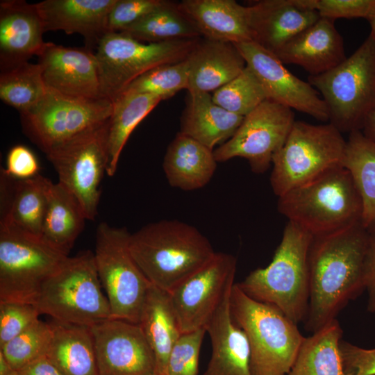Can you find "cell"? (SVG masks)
<instances>
[{"mask_svg": "<svg viewBox=\"0 0 375 375\" xmlns=\"http://www.w3.org/2000/svg\"><path fill=\"white\" fill-rule=\"evenodd\" d=\"M369 232L357 223L313 237L309 252V303L305 328L312 333L336 319L365 288L364 263Z\"/></svg>", "mask_w": 375, "mask_h": 375, "instance_id": "obj_1", "label": "cell"}, {"mask_svg": "<svg viewBox=\"0 0 375 375\" xmlns=\"http://www.w3.org/2000/svg\"><path fill=\"white\" fill-rule=\"evenodd\" d=\"M129 249L154 286L170 292L215 254L196 227L176 219L148 224L130 235Z\"/></svg>", "mask_w": 375, "mask_h": 375, "instance_id": "obj_2", "label": "cell"}, {"mask_svg": "<svg viewBox=\"0 0 375 375\" xmlns=\"http://www.w3.org/2000/svg\"><path fill=\"white\" fill-rule=\"evenodd\" d=\"M312 240V235L288 221L272 262L250 272L238 285L250 297L276 307L295 324L305 321Z\"/></svg>", "mask_w": 375, "mask_h": 375, "instance_id": "obj_3", "label": "cell"}, {"mask_svg": "<svg viewBox=\"0 0 375 375\" xmlns=\"http://www.w3.org/2000/svg\"><path fill=\"white\" fill-rule=\"evenodd\" d=\"M278 210L313 237L361 222L362 205L350 172L343 165L278 197Z\"/></svg>", "mask_w": 375, "mask_h": 375, "instance_id": "obj_4", "label": "cell"}, {"mask_svg": "<svg viewBox=\"0 0 375 375\" xmlns=\"http://www.w3.org/2000/svg\"><path fill=\"white\" fill-rule=\"evenodd\" d=\"M232 317L245 333L253 375H287L305 338L297 324L276 307L257 301L234 284L230 297Z\"/></svg>", "mask_w": 375, "mask_h": 375, "instance_id": "obj_5", "label": "cell"}, {"mask_svg": "<svg viewBox=\"0 0 375 375\" xmlns=\"http://www.w3.org/2000/svg\"><path fill=\"white\" fill-rule=\"evenodd\" d=\"M101 287L94 253L81 251L68 256L45 281L35 305L54 321L91 327L111 317Z\"/></svg>", "mask_w": 375, "mask_h": 375, "instance_id": "obj_6", "label": "cell"}, {"mask_svg": "<svg viewBox=\"0 0 375 375\" xmlns=\"http://www.w3.org/2000/svg\"><path fill=\"white\" fill-rule=\"evenodd\" d=\"M308 82L324 101L329 122L340 132L362 130L375 109V40L369 33L362 44L334 68L310 76Z\"/></svg>", "mask_w": 375, "mask_h": 375, "instance_id": "obj_7", "label": "cell"}, {"mask_svg": "<svg viewBox=\"0 0 375 375\" xmlns=\"http://www.w3.org/2000/svg\"><path fill=\"white\" fill-rule=\"evenodd\" d=\"M347 141L331 123L295 121L288 138L272 160L270 183L278 197L343 165Z\"/></svg>", "mask_w": 375, "mask_h": 375, "instance_id": "obj_8", "label": "cell"}, {"mask_svg": "<svg viewBox=\"0 0 375 375\" xmlns=\"http://www.w3.org/2000/svg\"><path fill=\"white\" fill-rule=\"evenodd\" d=\"M131 233L106 222L96 231L94 258L106 293L111 317L139 324L142 308L152 285L129 249Z\"/></svg>", "mask_w": 375, "mask_h": 375, "instance_id": "obj_9", "label": "cell"}, {"mask_svg": "<svg viewBox=\"0 0 375 375\" xmlns=\"http://www.w3.org/2000/svg\"><path fill=\"white\" fill-rule=\"evenodd\" d=\"M199 38L145 43L121 32L106 33L94 52L102 96L113 102L149 70L185 60Z\"/></svg>", "mask_w": 375, "mask_h": 375, "instance_id": "obj_10", "label": "cell"}, {"mask_svg": "<svg viewBox=\"0 0 375 375\" xmlns=\"http://www.w3.org/2000/svg\"><path fill=\"white\" fill-rule=\"evenodd\" d=\"M68 256L40 238L0 224V302L35 305L43 284Z\"/></svg>", "mask_w": 375, "mask_h": 375, "instance_id": "obj_11", "label": "cell"}, {"mask_svg": "<svg viewBox=\"0 0 375 375\" xmlns=\"http://www.w3.org/2000/svg\"><path fill=\"white\" fill-rule=\"evenodd\" d=\"M112 101L67 96L48 88L41 101L20 114L23 131L47 153L54 147L107 122Z\"/></svg>", "mask_w": 375, "mask_h": 375, "instance_id": "obj_12", "label": "cell"}, {"mask_svg": "<svg viewBox=\"0 0 375 375\" xmlns=\"http://www.w3.org/2000/svg\"><path fill=\"white\" fill-rule=\"evenodd\" d=\"M109 120L49 151L58 183L76 199L87 220L98 213L101 183L108 165Z\"/></svg>", "mask_w": 375, "mask_h": 375, "instance_id": "obj_13", "label": "cell"}, {"mask_svg": "<svg viewBox=\"0 0 375 375\" xmlns=\"http://www.w3.org/2000/svg\"><path fill=\"white\" fill-rule=\"evenodd\" d=\"M295 122L292 110L266 99L244 119L226 142L215 148L217 162L240 157L246 159L253 172L267 170L275 154L285 144Z\"/></svg>", "mask_w": 375, "mask_h": 375, "instance_id": "obj_14", "label": "cell"}, {"mask_svg": "<svg viewBox=\"0 0 375 375\" xmlns=\"http://www.w3.org/2000/svg\"><path fill=\"white\" fill-rule=\"evenodd\" d=\"M236 268L233 255L216 252L209 262L169 292L183 333L206 329L231 291Z\"/></svg>", "mask_w": 375, "mask_h": 375, "instance_id": "obj_15", "label": "cell"}, {"mask_svg": "<svg viewBox=\"0 0 375 375\" xmlns=\"http://www.w3.org/2000/svg\"><path fill=\"white\" fill-rule=\"evenodd\" d=\"M99 375H156V358L139 324L109 318L90 327Z\"/></svg>", "mask_w": 375, "mask_h": 375, "instance_id": "obj_16", "label": "cell"}, {"mask_svg": "<svg viewBox=\"0 0 375 375\" xmlns=\"http://www.w3.org/2000/svg\"><path fill=\"white\" fill-rule=\"evenodd\" d=\"M234 44L258 78L267 99L322 122L329 121L327 106L317 90L292 74L274 53L253 41Z\"/></svg>", "mask_w": 375, "mask_h": 375, "instance_id": "obj_17", "label": "cell"}, {"mask_svg": "<svg viewBox=\"0 0 375 375\" xmlns=\"http://www.w3.org/2000/svg\"><path fill=\"white\" fill-rule=\"evenodd\" d=\"M46 85L60 94L83 99L102 96L94 52L49 42L38 56Z\"/></svg>", "mask_w": 375, "mask_h": 375, "instance_id": "obj_18", "label": "cell"}, {"mask_svg": "<svg viewBox=\"0 0 375 375\" xmlns=\"http://www.w3.org/2000/svg\"><path fill=\"white\" fill-rule=\"evenodd\" d=\"M248 8L253 42L274 54L321 17L306 0H261Z\"/></svg>", "mask_w": 375, "mask_h": 375, "instance_id": "obj_19", "label": "cell"}, {"mask_svg": "<svg viewBox=\"0 0 375 375\" xmlns=\"http://www.w3.org/2000/svg\"><path fill=\"white\" fill-rule=\"evenodd\" d=\"M44 24L35 3L23 0L0 3L1 70L39 56L49 42L43 40Z\"/></svg>", "mask_w": 375, "mask_h": 375, "instance_id": "obj_20", "label": "cell"}, {"mask_svg": "<svg viewBox=\"0 0 375 375\" xmlns=\"http://www.w3.org/2000/svg\"><path fill=\"white\" fill-rule=\"evenodd\" d=\"M334 21L320 17L288 42L275 55L283 64L303 67L310 76L334 68L347 58L343 38Z\"/></svg>", "mask_w": 375, "mask_h": 375, "instance_id": "obj_21", "label": "cell"}, {"mask_svg": "<svg viewBox=\"0 0 375 375\" xmlns=\"http://www.w3.org/2000/svg\"><path fill=\"white\" fill-rule=\"evenodd\" d=\"M50 181L40 174L17 179L1 171L0 224L41 238Z\"/></svg>", "mask_w": 375, "mask_h": 375, "instance_id": "obj_22", "label": "cell"}, {"mask_svg": "<svg viewBox=\"0 0 375 375\" xmlns=\"http://www.w3.org/2000/svg\"><path fill=\"white\" fill-rule=\"evenodd\" d=\"M189 93L213 92L238 76L247 63L231 42L199 39L185 58Z\"/></svg>", "mask_w": 375, "mask_h": 375, "instance_id": "obj_23", "label": "cell"}, {"mask_svg": "<svg viewBox=\"0 0 375 375\" xmlns=\"http://www.w3.org/2000/svg\"><path fill=\"white\" fill-rule=\"evenodd\" d=\"M116 0H44L35 3L44 31L78 33L97 46L108 33V14Z\"/></svg>", "mask_w": 375, "mask_h": 375, "instance_id": "obj_24", "label": "cell"}, {"mask_svg": "<svg viewBox=\"0 0 375 375\" xmlns=\"http://www.w3.org/2000/svg\"><path fill=\"white\" fill-rule=\"evenodd\" d=\"M231 293L206 328L211 340L212 353L203 375H253L247 337L231 315Z\"/></svg>", "mask_w": 375, "mask_h": 375, "instance_id": "obj_25", "label": "cell"}, {"mask_svg": "<svg viewBox=\"0 0 375 375\" xmlns=\"http://www.w3.org/2000/svg\"><path fill=\"white\" fill-rule=\"evenodd\" d=\"M178 5L205 38L233 44L253 41L248 6L234 0H183Z\"/></svg>", "mask_w": 375, "mask_h": 375, "instance_id": "obj_26", "label": "cell"}, {"mask_svg": "<svg viewBox=\"0 0 375 375\" xmlns=\"http://www.w3.org/2000/svg\"><path fill=\"white\" fill-rule=\"evenodd\" d=\"M217 162L213 150L178 132L167 149L162 167L172 187L191 191L210 182Z\"/></svg>", "mask_w": 375, "mask_h": 375, "instance_id": "obj_27", "label": "cell"}, {"mask_svg": "<svg viewBox=\"0 0 375 375\" xmlns=\"http://www.w3.org/2000/svg\"><path fill=\"white\" fill-rule=\"evenodd\" d=\"M243 119L217 105L210 93L188 92L179 132L214 151L234 135Z\"/></svg>", "mask_w": 375, "mask_h": 375, "instance_id": "obj_28", "label": "cell"}, {"mask_svg": "<svg viewBox=\"0 0 375 375\" xmlns=\"http://www.w3.org/2000/svg\"><path fill=\"white\" fill-rule=\"evenodd\" d=\"M139 324L155 355L156 375H166L170 351L183 333L169 292L150 287Z\"/></svg>", "mask_w": 375, "mask_h": 375, "instance_id": "obj_29", "label": "cell"}, {"mask_svg": "<svg viewBox=\"0 0 375 375\" xmlns=\"http://www.w3.org/2000/svg\"><path fill=\"white\" fill-rule=\"evenodd\" d=\"M46 356L63 375H99L90 327L53 320Z\"/></svg>", "mask_w": 375, "mask_h": 375, "instance_id": "obj_30", "label": "cell"}, {"mask_svg": "<svg viewBox=\"0 0 375 375\" xmlns=\"http://www.w3.org/2000/svg\"><path fill=\"white\" fill-rule=\"evenodd\" d=\"M87 220L74 197L58 182L50 181L41 239L69 255Z\"/></svg>", "mask_w": 375, "mask_h": 375, "instance_id": "obj_31", "label": "cell"}, {"mask_svg": "<svg viewBox=\"0 0 375 375\" xmlns=\"http://www.w3.org/2000/svg\"><path fill=\"white\" fill-rule=\"evenodd\" d=\"M342 335L335 319L305 338L287 375H346L340 348Z\"/></svg>", "mask_w": 375, "mask_h": 375, "instance_id": "obj_32", "label": "cell"}, {"mask_svg": "<svg viewBox=\"0 0 375 375\" xmlns=\"http://www.w3.org/2000/svg\"><path fill=\"white\" fill-rule=\"evenodd\" d=\"M343 166L350 172L361 199V224L371 233L375 231V141L360 130L349 133Z\"/></svg>", "mask_w": 375, "mask_h": 375, "instance_id": "obj_33", "label": "cell"}, {"mask_svg": "<svg viewBox=\"0 0 375 375\" xmlns=\"http://www.w3.org/2000/svg\"><path fill=\"white\" fill-rule=\"evenodd\" d=\"M161 101L149 94H124L112 102L108 126V176L115 175L122 151L133 130Z\"/></svg>", "mask_w": 375, "mask_h": 375, "instance_id": "obj_34", "label": "cell"}, {"mask_svg": "<svg viewBox=\"0 0 375 375\" xmlns=\"http://www.w3.org/2000/svg\"><path fill=\"white\" fill-rule=\"evenodd\" d=\"M121 33L145 43H159L201 38L193 22L179 8L168 2Z\"/></svg>", "mask_w": 375, "mask_h": 375, "instance_id": "obj_35", "label": "cell"}, {"mask_svg": "<svg viewBox=\"0 0 375 375\" xmlns=\"http://www.w3.org/2000/svg\"><path fill=\"white\" fill-rule=\"evenodd\" d=\"M47 90L39 63L28 61L1 70L0 99L20 114L38 104Z\"/></svg>", "mask_w": 375, "mask_h": 375, "instance_id": "obj_36", "label": "cell"}, {"mask_svg": "<svg viewBox=\"0 0 375 375\" xmlns=\"http://www.w3.org/2000/svg\"><path fill=\"white\" fill-rule=\"evenodd\" d=\"M212 97L224 109L242 117L267 99L262 85L248 66L230 82L213 92Z\"/></svg>", "mask_w": 375, "mask_h": 375, "instance_id": "obj_37", "label": "cell"}, {"mask_svg": "<svg viewBox=\"0 0 375 375\" xmlns=\"http://www.w3.org/2000/svg\"><path fill=\"white\" fill-rule=\"evenodd\" d=\"M188 85V69L185 59L149 70L131 82L120 95L149 94L162 101L172 97L181 90H187Z\"/></svg>", "mask_w": 375, "mask_h": 375, "instance_id": "obj_38", "label": "cell"}, {"mask_svg": "<svg viewBox=\"0 0 375 375\" xmlns=\"http://www.w3.org/2000/svg\"><path fill=\"white\" fill-rule=\"evenodd\" d=\"M51 337V323L39 319L0 347V351L18 371L39 358L46 356Z\"/></svg>", "mask_w": 375, "mask_h": 375, "instance_id": "obj_39", "label": "cell"}, {"mask_svg": "<svg viewBox=\"0 0 375 375\" xmlns=\"http://www.w3.org/2000/svg\"><path fill=\"white\" fill-rule=\"evenodd\" d=\"M205 328L183 333L174 344L167 361L166 375H197Z\"/></svg>", "mask_w": 375, "mask_h": 375, "instance_id": "obj_40", "label": "cell"}, {"mask_svg": "<svg viewBox=\"0 0 375 375\" xmlns=\"http://www.w3.org/2000/svg\"><path fill=\"white\" fill-rule=\"evenodd\" d=\"M40 315L34 304L0 302V347L38 322Z\"/></svg>", "mask_w": 375, "mask_h": 375, "instance_id": "obj_41", "label": "cell"}, {"mask_svg": "<svg viewBox=\"0 0 375 375\" xmlns=\"http://www.w3.org/2000/svg\"><path fill=\"white\" fill-rule=\"evenodd\" d=\"M166 0H116L107 20L108 32H121L165 6Z\"/></svg>", "mask_w": 375, "mask_h": 375, "instance_id": "obj_42", "label": "cell"}, {"mask_svg": "<svg viewBox=\"0 0 375 375\" xmlns=\"http://www.w3.org/2000/svg\"><path fill=\"white\" fill-rule=\"evenodd\" d=\"M307 6L321 17L335 20L338 18H365L375 12V0H306Z\"/></svg>", "mask_w": 375, "mask_h": 375, "instance_id": "obj_43", "label": "cell"}, {"mask_svg": "<svg viewBox=\"0 0 375 375\" xmlns=\"http://www.w3.org/2000/svg\"><path fill=\"white\" fill-rule=\"evenodd\" d=\"M340 348L346 375H375V348L364 349L342 340Z\"/></svg>", "mask_w": 375, "mask_h": 375, "instance_id": "obj_44", "label": "cell"}, {"mask_svg": "<svg viewBox=\"0 0 375 375\" xmlns=\"http://www.w3.org/2000/svg\"><path fill=\"white\" fill-rule=\"evenodd\" d=\"M40 165L34 153L27 147L18 144L8 152L6 167L1 171L17 179H28L39 174Z\"/></svg>", "mask_w": 375, "mask_h": 375, "instance_id": "obj_45", "label": "cell"}, {"mask_svg": "<svg viewBox=\"0 0 375 375\" xmlns=\"http://www.w3.org/2000/svg\"><path fill=\"white\" fill-rule=\"evenodd\" d=\"M364 283L368 292L367 310L375 312V231L369 233L364 263Z\"/></svg>", "mask_w": 375, "mask_h": 375, "instance_id": "obj_46", "label": "cell"}, {"mask_svg": "<svg viewBox=\"0 0 375 375\" xmlns=\"http://www.w3.org/2000/svg\"><path fill=\"white\" fill-rule=\"evenodd\" d=\"M19 375H63L46 356H42L17 371Z\"/></svg>", "mask_w": 375, "mask_h": 375, "instance_id": "obj_47", "label": "cell"}, {"mask_svg": "<svg viewBox=\"0 0 375 375\" xmlns=\"http://www.w3.org/2000/svg\"><path fill=\"white\" fill-rule=\"evenodd\" d=\"M361 131L365 136L375 141V109L365 119Z\"/></svg>", "mask_w": 375, "mask_h": 375, "instance_id": "obj_48", "label": "cell"}, {"mask_svg": "<svg viewBox=\"0 0 375 375\" xmlns=\"http://www.w3.org/2000/svg\"><path fill=\"white\" fill-rule=\"evenodd\" d=\"M0 375H19L16 370L0 351Z\"/></svg>", "mask_w": 375, "mask_h": 375, "instance_id": "obj_49", "label": "cell"}, {"mask_svg": "<svg viewBox=\"0 0 375 375\" xmlns=\"http://www.w3.org/2000/svg\"><path fill=\"white\" fill-rule=\"evenodd\" d=\"M370 24L371 32L370 34L375 40V12L367 20Z\"/></svg>", "mask_w": 375, "mask_h": 375, "instance_id": "obj_50", "label": "cell"}]
</instances>
